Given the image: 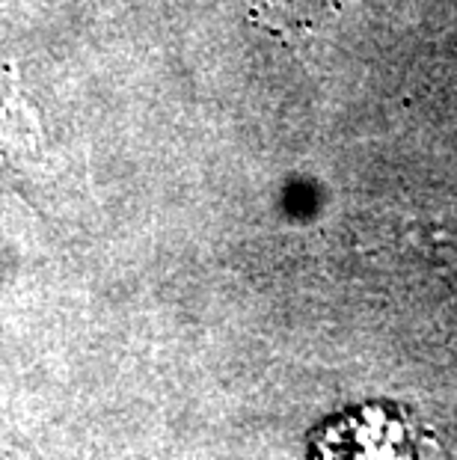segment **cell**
Segmentation results:
<instances>
[{
    "label": "cell",
    "instance_id": "cell-1",
    "mask_svg": "<svg viewBox=\"0 0 457 460\" xmlns=\"http://www.w3.org/2000/svg\"><path fill=\"white\" fill-rule=\"evenodd\" d=\"M42 128L27 104L22 84L0 63V164L24 166L42 152Z\"/></svg>",
    "mask_w": 457,
    "mask_h": 460
},
{
    "label": "cell",
    "instance_id": "cell-2",
    "mask_svg": "<svg viewBox=\"0 0 457 460\" xmlns=\"http://www.w3.org/2000/svg\"><path fill=\"white\" fill-rule=\"evenodd\" d=\"M0 460H42V455L13 425L0 419Z\"/></svg>",
    "mask_w": 457,
    "mask_h": 460
}]
</instances>
